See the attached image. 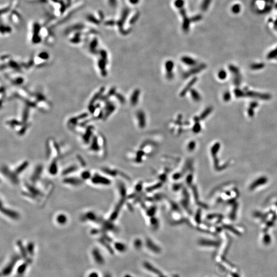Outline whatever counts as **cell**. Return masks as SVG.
Wrapping results in <instances>:
<instances>
[{
    "instance_id": "obj_1",
    "label": "cell",
    "mask_w": 277,
    "mask_h": 277,
    "mask_svg": "<svg viewBox=\"0 0 277 277\" xmlns=\"http://www.w3.org/2000/svg\"><path fill=\"white\" fill-rule=\"evenodd\" d=\"M175 67L174 62L171 60H168L165 64V68L166 71V76L167 79H173L174 76L173 73V70Z\"/></svg>"
},
{
    "instance_id": "obj_2",
    "label": "cell",
    "mask_w": 277,
    "mask_h": 277,
    "mask_svg": "<svg viewBox=\"0 0 277 277\" xmlns=\"http://www.w3.org/2000/svg\"><path fill=\"white\" fill-rule=\"evenodd\" d=\"M205 67V65L201 64L199 66H194L190 70L185 73H184L183 75V77L184 79H187L192 75L200 73V71Z\"/></svg>"
},
{
    "instance_id": "obj_3",
    "label": "cell",
    "mask_w": 277,
    "mask_h": 277,
    "mask_svg": "<svg viewBox=\"0 0 277 277\" xmlns=\"http://www.w3.org/2000/svg\"><path fill=\"white\" fill-rule=\"evenodd\" d=\"M136 116L138 126L141 128H144L146 125V118L145 112L142 110H138L136 113Z\"/></svg>"
},
{
    "instance_id": "obj_4",
    "label": "cell",
    "mask_w": 277,
    "mask_h": 277,
    "mask_svg": "<svg viewBox=\"0 0 277 277\" xmlns=\"http://www.w3.org/2000/svg\"><path fill=\"white\" fill-rule=\"evenodd\" d=\"M180 14H181L183 19V22L182 26L183 29L184 31H188L189 30V28H190V25L191 20H190L187 18L185 10L184 9V8L183 7L182 8H180Z\"/></svg>"
},
{
    "instance_id": "obj_5",
    "label": "cell",
    "mask_w": 277,
    "mask_h": 277,
    "mask_svg": "<svg viewBox=\"0 0 277 277\" xmlns=\"http://www.w3.org/2000/svg\"><path fill=\"white\" fill-rule=\"evenodd\" d=\"M197 81H198V78L197 77H194L192 78L190 80V81L187 83V84L186 85V86L182 89L181 92H180V96H181V97H184V96H185L187 92L192 89V87L195 84V83L197 82Z\"/></svg>"
},
{
    "instance_id": "obj_6",
    "label": "cell",
    "mask_w": 277,
    "mask_h": 277,
    "mask_svg": "<svg viewBox=\"0 0 277 277\" xmlns=\"http://www.w3.org/2000/svg\"><path fill=\"white\" fill-rule=\"evenodd\" d=\"M140 94L141 91L138 89H136L132 92L131 96V98H130V102H131V105H137L138 102V99H139Z\"/></svg>"
},
{
    "instance_id": "obj_7",
    "label": "cell",
    "mask_w": 277,
    "mask_h": 277,
    "mask_svg": "<svg viewBox=\"0 0 277 277\" xmlns=\"http://www.w3.org/2000/svg\"><path fill=\"white\" fill-rule=\"evenodd\" d=\"M267 182V179L265 177H260L257 180H255L254 182L252 183L250 186V190H254L255 188H257L258 186L263 185L265 184Z\"/></svg>"
},
{
    "instance_id": "obj_8",
    "label": "cell",
    "mask_w": 277,
    "mask_h": 277,
    "mask_svg": "<svg viewBox=\"0 0 277 277\" xmlns=\"http://www.w3.org/2000/svg\"><path fill=\"white\" fill-rule=\"evenodd\" d=\"M181 61L184 64L193 67L194 66H196V65L197 64V61L194 59V58L188 56L182 57L181 58Z\"/></svg>"
},
{
    "instance_id": "obj_9",
    "label": "cell",
    "mask_w": 277,
    "mask_h": 277,
    "mask_svg": "<svg viewBox=\"0 0 277 277\" xmlns=\"http://www.w3.org/2000/svg\"><path fill=\"white\" fill-rule=\"evenodd\" d=\"M200 118L198 117H194V121L195 122V123L192 127V131L195 133H199L201 130V125L199 123V120Z\"/></svg>"
},
{
    "instance_id": "obj_10",
    "label": "cell",
    "mask_w": 277,
    "mask_h": 277,
    "mask_svg": "<svg viewBox=\"0 0 277 277\" xmlns=\"http://www.w3.org/2000/svg\"><path fill=\"white\" fill-rule=\"evenodd\" d=\"M190 94L192 99L195 102H199L201 100V97L198 91L195 89H191L190 90Z\"/></svg>"
},
{
    "instance_id": "obj_11",
    "label": "cell",
    "mask_w": 277,
    "mask_h": 277,
    "mask_svg": "<svg viewBox=\"0 0 277 277\" xmlns=\"http://www.w3.org/2000/svg\"><path fill=\"white\" fill-rule=\"evenodd\" d=\"M129 14V10L128 9V8H126V9H125L124 10L123 13H122V15L121 22H120L119 23V24L120 25V27L121 29H122V26L123 25V24H124V23L125 22V20H126V19Z\"/></svg>"
},
{
    "instance_id": "obj_12",
    "label": "cell",
    "mask_w": 277,
    "mask_h": 277,
    "mask_svg": "<svg viewBox=\"0 0 277 277\" xmlns=\"http://www.w3.org/2000/svg\"><path fill=\"white\" fill-rule=\"evenodd\" d=\"M211 0H203L201 5V9L202 11H206L210 5Z\"/></svg>"
},
{
    "instance_id": "obj_13",
    "label": "cell",
    "mask_w": 277,
    "mask_h": 277,
    "mask_svg": "<svg viewBox=\"0 0 277 277\" xmlns=\"http://www.w3.org/2000/svg\"><path fill=\"white\" fill-rule=\"evenodd\" d=\"M211 108H207L206 109V110H205L202 113V114L201 115V116L200 117V120H203L204 119H205V117H207L208 115L209 114L211 113Z\"/></svg>"
},
{
    "instance_id": "obj_14",
    "label": "cell",
    "mask_w": 277,
    "mask_h": 277,
    "mask_svg": "<svg viewBox=\"0 0 277 277\" xmlns=\"http://www.w3.org/2000/svg\"><path fill=\"white\" fill-rule=\"evenodd\" d=\"M184 5V2L183 0H175V5L178 9H180L183 7Z\"/></svg>"
},
{
    "instance_id": "obj_15",
    "label": "cell",
    "mask_w": 277,
    "mask_h": 277,
    "mask_svg": "<svg viewBox=\"0 0 277 277\" xmlns=\"http://www.w3.org/2000/svg\"><path fill=\"white\" fill-rule=\"evenodd\" d=\"M240 9H241L240 6L239 5V4L238 5V4H237V5H234L232 8V11L234 14L239 13V12H240Z\"/></svg>"
},
{
    "instance_id": "obj_16",
    "label": "cell",
    "mask_w": 277,
    "mask_h": 277,
    "mask_svg": "<svg viewBox=\"0 0 277 277\" xmlns=\"http://www.w3.org/2000/svg\"><path fill=\"white\" fill-rule=\"evenodd\" d=\"M195 146H196V143L194 141H191L190 142V143L188 144V148L190 150H194L195 148Z\"/></svg>"
},
{
    "instance_id": "obj_17",
    "label": "cell",
    "mask_w": 277,
    "mask_h": 277,
    "mask_svg": "<svg viewBox=\"0 0 277 277\" xmlns=\"http://www.w3.org/2000/svg\"><path fill=\"white\" fill-rule=\"evenodd\" d=\"M201 19H202V16H201L200 15H198L194 16V17H193L191 19V21H193V22H197V21H200Z\"/></svg>"
},
{
    "instance_id": "obj_18",
    "label": "cell",
    "mask_w": 277,
    "mask_h": 277,
    "mask_svg": "<svg viewBox=\"0 0 277 277\" xmlns=\"http://www.w3.org/2000/svg\"><path fill=\"white\" fill-rule=\"evenodd\" d=\"M117 99H118L121 102V103H125V99L122 95H121V94H118V95H117Z\"/></svg>"
},
{
    "instance_id": "obj_19",
    "label": "cell",
    "mask_w": 277,
    "mask_h": 277,
    "mask_svg": "<svg viewBox=\"0 0 277 277\" xmlns=\"http://www.w3.org/2000/svg\"><path fill=\"white\" fill-rule=\"evenodd\" d=\"M109 1L110 5H111L113 7L116 6V5H117L116 0H109Z\"/></svg>"
},
{
    "instance_id": "obj_20",
    "label": "cell",
    "mask_w": 277,
    "mask_h": 277,
    "mask_svg": "<svg viewBox=\"0 0 277 277\" xmlns=\"http://www.w3.org/2000/svg\"><path fill=\"white\" fill-rule=\"evenodd\" d=\"M129 1L132 5H136L139 2V0H129Z\"/></svg>"
},
{
    "instance_id": "obj_21",
    "label": "cell",
    "mask_w": 277,
    "mask_h": 277,
    "mask_svg": "<svg viewBox=\"0 0 277 277\" xmlns=\"http://www.w3.org/2000/svg\"><path fill=\"white\" fill-rule=\"evenodd\" d=\"M138 18V15H136V16H134L131 19V23L132 24V23H135V22H136V21L137 20Z\"/></svg>"
},
{
    "instance_id": "obj_22",
    "label": "cell",
    "mask_w": 277,
    "mask_h": 277,
    "mask_svg": "<svg viewBox=\"0 0 277 277\" xmlns=\"http://www.w3.org/2000/svg\"><path fill=\"white\" fill-rule=\"evenodd\" d=\"M89 277H98V276L95 273V274H91V275H90Z\"/></svg>"
}]
</instances>
